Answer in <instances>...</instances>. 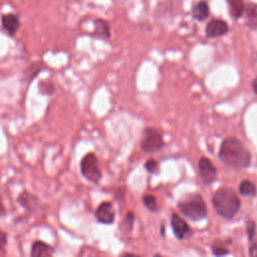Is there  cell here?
I'll return each instance as SVG.
<instances>
[{
  "label": "cell",
  "mask_w": 257,
  "mask_h": 257,
  "mask_svg": "<svg viewBox=\"0 0 257 257\" xmlns=\"http://www.w3.org/2000/svg\"><path fill=\"white\" fill-rule=\"evenodd\" d=\"M219 158L227 167L235 170L246 169L251 162L249 151L235 138H227L223 141L219 151Z\"/></svg>",
  "instance_id": "6da1fadb"
},
{
  "label": "cell",
  "mask_w": 257,
  "mask_h": 257,
  "mask_svg": "<svg viewBox=\"0 0 257 257\" xmlns=\"http://www.w3.org/2000/svg\"><path fill=\"white\" fill-rule=\"evenodd\" d=\"M215 211L223 218L232 219L240 210V200L231 188H221L212 196Z\"/></svg>",
  "instance_id": "7a4b0ae2"
},
{
  "label": "cell",
  "mask_w": 257,
  "mask_h": 257,
  "mask_svg": "<svg viewBox=\"0 0 257 257\" xmlns=\"http://www.w3.org/2000/svg\"><path fill=\"white\" fill-rule=\"evenodd\" d=\"M180 212L192 221H199L207 216V207L199 194H194L181 200L178 204Z\"/></svg>",
  "instance_id": "3957f363"
},
{
  "label": "cell",
  "mask_w": 257,
  "mask_h": 257,
  "mask_svg": "<svg viewBox=\"0 0 257 257\" xmlns=\"http://www.w3.org/2000/svg\"><path fill=\"white\" fill-rule=\"evenodd\" d=\"M79 170L82 177L88 182L98 185L101 178L102 173L100 171L98 165V159L93 153H87L80 161Z\"/></svg>",
  "instance_id": "277c9868"
},
{
  "label": "cell",
  "mask_w": 257,
  "mask_h": 257,
  "mask_svg": "<svg viewBox=\"0 0 257 257\" xmlns=\"http://www.w3.org/2000/svg\"><path fill=\"white\" fill-rule=\"evenodd\" d=\"M164 147V140L162 134L154 128L147 127L141 138V149L145 153H156Z\"/></svg>",
  "instance_id": "5b68a950"
},
{
  "label": "cell",
  "mask_w": 257,
  "mask_h": 257,
  "mask_svg": "<svg viewBox=\"0 0 257 257\" xmlns=\"http://www.w3.org/2000/svg\"><path fill=\"white\" fill-rule=\"evenodd\" d=\"M96 220L105 225L112 224L115 218V212L110 202H102L95 210Z\"/></svg>",
  "instance_id": "8992f818"
},
{
  "label": "cell",
  "mask_w": 257,
  "mask_h": 257,
  "mask_svg": "<svg viewBox=\"0 0 257 257\" xmlns=\"http://www.w3.org/2000/svg\"><path fill=\"white\" fill-rule=\"evenodd\" d=\"M199 174L203 182L207 185L215 181L217 171L211 161L207 158H201L199 161Z\"/></svg>",
  "instance_id": "52a82bcc"
},
{
  "label": "cell",
  "mask_w": 257,
  "mask_h": 257,
  "mask_svg": "<svg viewBox=\"0 0 257 257\" xmlns=\"http://www.w3.org/2000/svg\"><path fill=\"white\" fill-rule=\"evenodd\" d=\"M17 203L27 212L31 213L38 209L39 207V199L34 194L30 193L27 190L22 191L17 197Z\"/></svg>",
  "instance_id": "ba28073f"
},
{
  "label": "cell",
  "mask_w": 257,
  "mask_h": 257,
  "mask_svg": "<svg viewBox=\"0 0 257 257\" xmlns=\"http://www.w3.org/2000/svg\"><path fill=\"white\" fill-rule=\"evenodd\" d=\"M171 225L174 230L175 236L179 240L184 239L191 232V229H190L189 225L187 224V222L183 218L178 216L177 214H173L171 216Z\"/></svg>",
  "instance_id": "9c48e42d"
},
{
  "label": "cell",
  "mask_w": 257,
  "mask_h": 257,
  "mask_svg": "<svg viewBox=\"0 0 257 257\" xmlns=\"http://www.w3.org/2000/svg\"><path fill=\"white\" fill-rule=\"evenodd\" d=\"M55 253L54 247L42 240H35L30 249L31 257H50Z\"/></svg>",
  "instance_id": "30bf717a"
},
{
  "label": "cell",
  "mask_w": 257,
  "mask_h": 257,
  "mask_svg": "<svg viewBox=\"0 0 257 257\" xmlns=\"http://www.w3.org/2000/svg\"><path fill=\"white\" fill-rule=\"evenodd\" d=\"M228 30V24L224 20L213 19L206 27V34L208 37H219L226 34Z\"/></svg>",
  "instance_id": "8fae6325"
},
{
  "label": "cell",
  "mask_w": 257,
  "mask_h": 257,
  "mask_svg": "<svg viewBox=\"0 0 257 257\" xmlns=\"http://www.w3.org/2000/svg\"><path fill=\"white\" fill-rule=\"evenodd\" d=\"M1 25L9 35H14L20 28V19L13 13L4 14L1 17Z\"/></svg>",
  "instance_id": "7c38bea8"
},
{
  "label": "cell",
  "mask_w": 257,
  "mask_h": 257,
  "mask_svg": "<svg viewBox=\"0 0 257 257\" xmlns=\"http://www.w3.org/2000/svg\"><path fill=\"white\" fill-rule=\"evenodd\" d=\"M92 35L102 39H108L110 37V29L108 24L102 19H96L94 21V30Z\"/></svg>",
  "instance_id": "4fadbf2b"
},
{
  "label": "cell",
  "mask_w": 257,
  "mask_h": 257,
  "mask_svg": "<svg viewBox=\"0 0 257 257\" xmlns=\"http://www.w3.org/2000/svg\"><path fill=\"white\" fill-rule=\"evenodd\" d=\"M246 24L251 29L257 28V4H249L246 7Z\"/></svg>",
  "instance_id": "5bb4252c"
},
{
  "label": "cell",
  "mask_w": 257,
  "mask_h": 257,
  "mask_svg": "<svg viewBox=\"0 0 257 257\" xmlns=\"http://www.w3.org/2000/svg\"><path fill=\"white\" fill-rule=\"evenodd\" d=\"M209 15V6L207 2L205 1H200L194 8L193 10V16L195 19L202 21L206 19Z\"/></svg>",
  "instance_id": "9a60e30c"
},
{
  "label": "cell",
  "mask_w": 257,
  "mask_h": 257,
  "mask_svg": "<svg viewBox=\"0 0 257 257\" xmlns=\"http://www.w3.org/2000/svg\"><path fill=\"white\" fill-rule=\"evenodd\" d=\"M230 6L231 14L234 18H239L245 11V5L243 0H227Z\"/></svg>",
  "instance_id": "2e32d148"
},
{
  "label": "cell",
  "mask_w": 257,
  "mask_h": 257,
  "mask_svg": "<svg viewBox=\"0 0 257 257\" xmlns=\"http://www.w3.org/2000/svg\"><path fill=\"white\" fill-rule=\"evenodd\" d=\"M38 88H39V92L41 94H45V95H50V94L54 93V91H55L54 83L50 79L41 80L38 83Z\"/></svg>",
  "instance_id": "e0dca14e"
},
{
  "label": "cell",
  "mask_w": 257,
  "mask_h": 257,
  "mask_svg": "<svg viewBox=\"0 0 257 257\" xmlns=\"http://www.w3.org/2000/svg\"><path fill=\"white\" fill-rule=\"evenodd\" d=\"M239 192L244 196H255L256 186L250 181H243L239 185Z\"/></svg>",
  "instance_id": "ac0fdd59"
},
{
  "label": "cell",
  "mask_w": 257,
  "mask_h": 257,
  "mask_svg": "<svg viewBox=\"0 0 257 257\" xmlns=\"http://www.w3.org/2000/svg\"><path fill=\"white\" fill-rule=\"evenodd\" d=\"M44 64L43 63H40V62H35L33 63L32 65H30L29 69H28V81H31L34 77L37 76V74L42 70Z\"/></svg>",
  "instance_id": "d6986e66"
},
{
  "label": "cell",
  "mask_w": 257,
  "mask_h": 257,
  "mask_svg": "<svg viewBox=\"0 0 257 257\" xmlns=\"http://www.w3.org/2000/svg\"><path fill=\"white\" fill-rule=\"evenodd\" d=\"M246 232L249 239V242L256 240V224L253 221H247L246 223Z\"/></svg>",
  "instance_id": "ffe728a7"
},
{
  "label": "cell",
  "mask_w": 257,
  "mask_h": 257,
  "mask_svg": "<svg viewBox=\"0 0 257 257\" xmlns=\"http://www.w3.org/2000/svg\"><path fill=\"white\" fill-rule=\"evenodd\" d=\"M143 202H144L145 206L150 211H156L157 210V201H156V198L153 195H145L143 197Z\"/></svg>",
  "instance_id": "44dd1931"
},
{
  "label": "cell",
  "mask_w": 257,
  "mask_h": 257,
  "mask_svg": "<svg viewBox=\"0 0 257 257\" xmlns=\"http://www.w3.org/2000/svg\"><path fill=\"white\" fill-rule=\"evenodd\" d=\"M8 236L7 233L0 230V253H6V246H7Z\"/></svg>",
  "instance_id": "7402d4cb"
},
{
  "label": "cell",
  "mask_w": 257,
  "mask_h": 257,
  "mask_svg": "<svg viewBox=\"0 0 257 257\" xmlns=\"http://www.w3.org/2000/svg\"><path fill=\"white\" fill-rule=\"evenodd\" d=\"M145 168H146V170L148 172L155 173L157 171V169H158V162L156 160H154V159H150V160H148L146 162Z\"/></svg>",
  "instance_id": "603a6c76"
},
{
  "label": "cell",
  "mask_w": 257,
  "mask_h": 257,
  "mask_svg": "<svg viewBox=\"0 0 257 257\" xmlns=\"http://www.w3.org/2000/svg\"><path fill=\"white\" fill-rule=\"evenodd\" d=\"M212 252L216 256H222V255H226L228 253V249L226 247L222 246L221 244L220 245H214L212 247Z\"/></svg>",
  "instance_id": "cb8c5ba5"
},
{
  "label": "cell",
  "mask_w": 257,
  "mask_h": 257,
  "mask_svg": "<svg viewBox=\"0 0 257 257\" xmlns=\"http://www.w3.org/2000/svg\"><path fill=\"white\" fill-rule=\"evenodd\" d=\"M134 220H135V217H134V214L133 213H127L126 216H125V219H124V226L127 228L128 231L132 230L133 228V224H134Z\"/></svg>",
  "instance_id": "d4e9b609"
},
{
  "label": "cell",
  "mask_w": 257,
  "mask_h": 257,
  "mask_svg": "<svg viewBox=\"0 0 257 257\" xmlns=\"http://www.w3.org/2000/svg\"><path fill=\"white\" fill-rule=\"evenodd\" d=\"M249 254L250 256H254L257 257V239L250 242V246H249Z\"/></svg>",
  "instance_id": "484cf974"
},
{
  "label": "cell",
  "mask_w": 257,
  "mask_h": 257,
  "mask_svg": "<svg viewBox=\"0 0 257 257\" xmlns=\"http://www.w3.org/2000/svg\"><path fill=\"white\" fill-rule=\"evenodd\" d=\"M252 89L255 94H257V77L252 80Z\"/></svg>",
  "instance_id": "4316f807"
},
{
  "label": "cell",
  "mask_w": 257,
  "mask_h": 257,
  "mask_svg": "<svg viewBox=\"0 0 257 257\" xmlns=\"http://www.w3.org/2000/svg\"><path fill=\"white\" fill-rule=\"evenodd\" d=\"M5 213H6L5 207H4L3 203H2V200L0 199V217H2L3 215H5Z\"/></svg>",
  "instance_id": "83f0119b"
}]
</instances>
